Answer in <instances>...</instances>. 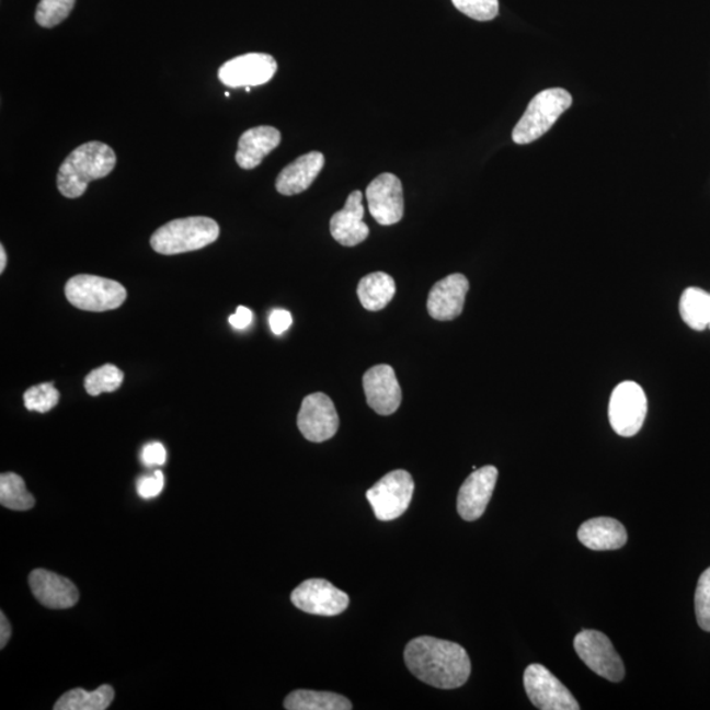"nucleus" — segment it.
Returning <instances> with one entry per match:
<instances>
[{
    "label": "nucleus",
    "mask_w": 710,
    "mask_h": 710,
    "mask_svg": "<svg viewBox=\"0 0 710 710\" xmlns=\"http://www.w3.org/2000/svg\"><path fill=\"white\" fill-rule=\"evenodd\" d=\"M404 660L419 680L439 689L462 687L471 674L466 650L458 643L434 637L414 638L406 644Z\"/></svg>",
    "instance_id": "f257e3e1"
},
{
    "label": "nucleus",
    "mask_w": 710,
    "mask_h": 710,
    "mask_svg": "<svg viewBox=\"0 0 710 710\" xmlns=\"http://www.w3.org/2000/svg\"><path fill=\"white\" fill-rule=\"evenodd\" d=\"M115 167L114 149L101 141L85 142L65 158L57 174L58 191L69 199H77L91 182L107 176Z\"/></svg>",
    "instance_id": "f03ea898"
},
{
    "label": "nucleus",
    "mask_w": 710,
    "mask_h": 710,
    "mask_svg": "<svg viewBox=\"0 0 710 710\" xmlns=\"http://www.w3.org/2000/svg\"><path fill=\"white\" fill-rule=\"evenodd\" d=\"M220 236V227L206 216L186 217L164 224L150 237L154 252L175 255L194 252L214 243Z\"/></svg>",
    "instance_id": "7ed1b4c3"
},
{
    "label": "nucleus",
    "mask_w": 710,
    "mask_h": 710,
    "mask_svg": "<svg viewBox=\"0 0 710 710\" xmlns=\"http://www.w3.org/2000/svg\"><path fill=\"white\" fill-rule=\"evenodd\" d=\"M572 96L564 89H548L531 99L528 108L512 131L513 141L518 145L535 142L549 131L571 107Z\"/></svg>",
    "instance_id": "20e7f679"
},
{
    "label": "nucleus",
    "mask_w": 710,
    "mask_h": 710,
    "mask_svg": "<svg viewBox=\"0 0 710 710\" xmlns=\"http://www.w3.org/2000/svg\"><path fill=\"white\" fill-rule=\"evenodd\" d=\"M66 299L82 311H114L127 299V289L116 280L81 274L72 276L65 286Z\"/></svg>",
    "instance_id": "39448f33"
},
{
    "label": "nucleus",
    "mask_w": 710,
    "mask_h": 710,
    "mask_svg": "<svg viewBox=\"0 0 710 710\" xmlns=\"http://www.w3.org/2000/svg\"><path fill=\"white\" fill-rule=\"evenodd\" d=\"M413 491L414 482L411 473L405 470H394L375 483L367 491L366 497L380 522H392L408 509Z\"/></svg>",
    "instance_id": "423d86ee"
},
{
    "label": "nucleus",
    "mask_w": 710,
    "mask_h": 710,
    "mask_svg": "<svg viewBox=\"0 0 710 710\" xmlns=\"http://www.w3.org/2000/svg\"><path fill=\"white\" fill-rule=\"evenodd\" d=\"M608 414L610 425L618 436H635L642 430L648 414V398L643 388L635 381H622L611 392Z\"/></svg>",
    "instance_id": "0eeeda50"
},
{
    "label": "nucleus",
    "mask_w": 710,
    "mask_h": 710,
    "mask_svg": "<svg viewBox=\"0 0 710 710\" xmlns=\"http://www.w3.org/2000/svg\"><path fill=\"white\" fill-rule=\"evenodd\" d=\"M576 654L589 669L609 682L623 679L625 667L609 638L597 630H583L575 637Z\"/></svg>",
    "instance_id": "6e6552de"
},
{
    "label": "nucleus",
    "mask_w": 710,
    "mask_h": 710,
    "mask_svg": "<svg viewBox=\"0 0 710 710\" xmlns=\"http://www.w3.org/2000/svg\"><path fill=\"white\" fill-rule=\"evenodd\" d=\"M524 687L532 706L542 710H579L581 706L564 684L542 664H530L524 673Z\"/></svg>",
    "instance_id": "1a4fd4ad"
},
{
    "label": "nucleus",
    "mask_w": 710,
    "mask_h": 710,
    "mask_svg": "<svg viewBox=\"0 0 710 710\" xmlns=\"http://www.w3.org/2000/svg\"><path fill=\"white\" fill-rule=\"evenodd\" d=\"M340 426L339 413L331 398L322 392L308 394L298 414V427L311 443H325L334 437Z\"/></svg>",
    "instance_id": "9d476101"
},
{
    "label": "nucleus",
    "mask_w": 710,
    "mask_h": 710,
    "mask_svg": "<svg viewBox=\"0 0 710 710\" xmlns=\"http://www.w3.org/2000/svg\"><path fill=\"white\" fill-rule=\"evenodd\" d=\"M278 70L273 56L266 53H248V55L229 59L221 66L217 76L220 82L230 89L250 88L272 81Z\"/></svg>",
    "instance_id": "9b49d317"
},
{
    "label": "nucleus",
    "mask_w": 710,
    "mask_h": 710,
    "mask_svg": "<svg viewBox=\"0 0 710 710\" xmlns=\"http://www.w3.org/2000/svg\"><path fill=\"white\" fill-rule=\"evenodd\" d=\"M296 608L306 614L325 617L337 616L348 607V596L324 579H308L291 594Z\"/></svg>",
    "instance_id": "f8f14e48"
},
{
    "label": "nucleus",
    "mask_w": 710,
    "mask_h": 710,
    "mask_svg": "<svg viewBox=\"0 0 710 710\" xmlns=\"http://www.w3.org/2000/svg\"><path fill=\"white\" fill-rule=\"evenodd\" d=\"M368 209L380 226H393L403 219L404 195L403 184L391 173L375 178L366 190Z\"/></svg>",
    "instance_id": "ddd939ff"
},
{
    "label": "nucleus",
    "mask_w": 710,
    "mask_h": 710,
    "mask_svg": "<svg viewBox=\"0 0 710 710\" xmlns=\"http://www.w3.org/2000/svg\"><path fill=\"white\" fill-rule=\"evenodd\" d=\"M499 471L495 466H484L473 470L465 480L458 492L457 508L466 522H476L483 516L497 482Z\"/></svg>",
    "instance_id": "4468645a"
},
{
    "label": "nucleus",
    "mask_w": 710,
    "mask_h": 710,
    "mask_svg": "<svg viewBox=\"0 0 710 710\" xmlns=\"http://www.w3.org/2000/svg\"><path fill=\"white\" fill-rule=\"evenodd\" d=\"M364 390L368 406L381 416H390L401 404V388L390 365L373 366L364 375Z\"/></svg>",
    "instance_id": "2eb2a0df"
},
{
    "label": "nucleus",
    "mask_w": 710,
    "mask_h": 710,
    "mask_svg": "<svg viewBox=\"0 0 710 710\" xmlns=\"http://www.w3.org/2000/svg\"><path fill=\"white\" fill-rule=\"evenodd\" d=\"M470 283L463 274H451L440 279L427 296L426 309L431 318L438 321H451L463 312L466 295Z\"/></svg>",
    "instance_id": "dca6fc26"
},
{
    "label": "nucleus",
    "mask_w": 710,
    "mask_h": 710,
    "mask_svg": "<svg viewBox=\"0 0 710 710\" xmlns=\"http://www.w3.org/2000/svg\"><path fill=\"white\" fill-rule=\"evenodd\" d=\"M30 587L33 596L44 607L50 609H68L79 600L76 584L55 572L37 569L31 572Z\"/></svg>",
    "instance_id": "f3484780"
},
{
    "label": "nucleus",
    "mask_w": 710,
    "mask_h": 710,
    "mask_svg": "<svg viewBox=\"0 0 710 710\" xmlns=\"http://www.w3.org/2000/svg\"><path fill=\"white\" fill-rule=\"evenodd\" d=\"M364 195L353 191L348 195L345 207L335 213L331 219V234L342 247H357L364 242L370 229L364 221L365 208L362 206Z\"/></svg>",
    "instance_id": "a211bd4d"
},
{
    "label": "nucleus",
    "mask_w": 710,
    "mask_h": 710,
    "mask_svg": "<svg viewBox=\"0 0 710 710\" xmlns=\"http://www.w3.org/2000/svg\"><path fill=\"white\" fill-rule=\"evenodd\" d=\"M324 164L325 158L320 151H309V153L296 158L276 178V191L285 196L305 193L306 190L311 187Z\"/></svg>",
    "instance_id": "6ab92c4d"
},
{
    "label": "nucleus",
    "mask_w": 710,
    "mask_h": 710,
    "mask_svg": "<svg viewBox=\"0 0 710 710\" xmlns=\"http://www.w3.org/2000/svg\"><path fill=\"white\" fill-rule=\"evenodd\" d=\"M280 131L270 125H261L243 131L236 153V162L241 169L253 170L272 151L279 147Z\"/></svg>",
    "instance_id": "aec40b11"
},
{
    "label": "nucleus",
    "mask_w": 710,
    "mask_h": 710,
    "mask_svg": "<svg viewBox=\"0 0 710 710\" xmlns=\"http://www.w3.org/2000/svg\"><path fill=\"white\" fill-rule=\"evenodd\" d=\"M577 538L591 550H617L628 542V532L615 518L596 517L582 524L577 530Z\"/></svg>",
    "instance_id": "412c9836"
},
{
    "label": "nucleus",
    "mask_w": 710,
    "mask_h": 710,
    "mask_svg": "<svg viewBox=\"0 0 710 710\" xmlns=\"http://www.w3.org/2000/svg\"><path fill=\"white\" fill-rule=\"evenodd\" d=\"M362 307L370 312H378L388 306L397 294V283L391 275L373 273L362 278L357 288Z\"/></svg>",
    "instance_id": "4be33fe9"
},
{
    "label": "nucleus",
    "mask_w": 710,
    "mask_h": 710,
    "mask_svg": "<svg viewBox=\"0 0 710 710\" xmlns=\"http://www.w3.org/2000/svg\"><path fill=\"white\" fill-rule=\"evenodd\" d=\"M288 710H351V700L345 696L318 690L299 689L289 694L285 700Z\"/></svg>",
    "instance_id": "5701e85b"
},
{
    "label": "nucleus",
    "mask_w": 710,
    "mask_h": 710,
    "mask_svg": "<svg viewBox=\"0 0 710 710\" xmlns=\"http://www.w3.org/2000/svg\"><path fill=\"white\" fill-rule=\"evenodd\" d=\"M679 311L684 322L694 331L710 329V294L689 287L682 294Z\"/></svg>",
    "instance_id": "b1692460"
},
{
    "label": "nucleus",
    "mask_w": 710,
    "mask_h": 710,
    "mask_svg": "<svg viewBox=\"0 0 710 710\" xmlns=\"http://www.w3.org/2000/svg\"><path fill=\"white\" fill-rule=\"evenodd\" d=\"M115 690L107 684L92 692L82 688L69 690L56 702V710H104L114 701Z\"/></svg>",
    "instance_id": "393cba45"
},
{
    "label": "nucleus",
    "mask_w": 710,
    "mask_h": 710,
    "mask_svg": "<svg viewBox=\"0 0 710 710\" xmlns=\"http://www.w3.org/2000/svg\"><path fill=\"white\" fill-rule=\"evenodd\" d=\"M0 504L5 508L24 512L35 505V497L26 490L24 479L15 472L0 476Z\"/></svg>",
    "instance_id": "a878e982"
},
{
    "label": "nucleus",
    "mask_w": 710,
    "mask_h": 710,
    "mask_svg": "<svg viewBox=\"0 0 710 710\" xmlns=\"http://www.w3.org/2000/svg\"><path fill=\"white\" fill-rule=\"evenodd\" d=\"M124 374L115 365H103L92 370L84 379V390L91 397L114 392L123 385Z\"/></svg>",
    "instance_id": "bb28decb"
},
{
    "label": "nucleus",
    "mask_w": 710,
    "mask_h": 710,
    "mask_svg": "<svg viewBox=\"0 0 710 710\" xmlns=\"http://www.w3.org/2000/svg\"><path fill=\"white\" fill-rule=\"evenodd\" d=\"M76 0H39L36 9V22L43 28H53L61 24L75 9Z\"/></svg>",
    "instance_id": "cd10ccee"
},
{
    "label": "nucleus",
    "mask_w": 710,
    "mask_h": 710,
    "mask_svg": "<svg viewBox=\"0 0 710 710\" xmlns=\"http://www.w3.org/2000/svg\"><path fill=\"white\" fill-rule=\"evenodd\" d=\"M58 401L59 392L53 383L33 386L24 393V405L31 412H49Z\"/></svg>",
    "instance_id": "c85d7f7f"
},
{
    "label": "nucleus",
    "mask_w": 710,
    "mask_h": 710,
    "mask_svg": "<svg viewBox=\"0 0 710 710\" xmlns=\"http://www.w3.org/2000/svg\"><path fill=\"white\" fill-rule=\"evenodd\" d=\"M454 7L478 22H490L499 15V0H451Z\"/></svg>",
    "instance_id": "c756f323"
},
{
    "label": "nucleus",
    "mask_w": 710,
    "mask_h": 710,
    "mask_svg": "<svg viewBox=\"0 0 710 710\" xmlns=\"http://www.w3.org/2000/svg\"><path fill=\"white\" fill-rule=\"evenodd\" d=\"M697 622L710 633V568L702 572L695 594Z\"/></svg>",
    "instance_id": "7c9ffc66"
},
{
    "label": "nucleus",
    "mask_w": 710,
    "mask_h": 710,
    "mask_svg": "<svg viewBox=\"0 0 710 710\" xmlns=\"http://www.w3.org/2000/svg\"><path fill=\"white\" fill-rule=\"evenodd\" d=\"M164 489V477L162 471L157 470L153 476L138 479L137 492L142 499H153L160 495Z\"/></svg>",
    "instance_id": "2f4dec72"
},
{
    "label": "nucleus",
    "mask_w": 710,
    "mask_h": 710,
    "mask_svg": "<svg viewBox=\"0 0 710 710\" xmlns=\"http://www.w3.org/2000/svg\"><path fill=\"white\" fill-rule=\"evenodd\" d=\"M167 449L161 443H150L144 446L141 459L148 467L162 466L167 462Z\"/></svg>",
    "instance_id": "473e14b6"
},
{
    "label": "nucleus",
    "mask_w": 710,
    "mask_h": 710,
    "mask_svg": "<svg viewBox=\"0 0 710 710\" xmlns=\"http://www.w3.org/2000/svg\"><path fill=\"white\" fill-rule=\"evenodd\" d=\"M270 329L275 335H280L293 324V316L286 309H274L268 318Z\"/></svg>",
    "instance_id": "72a5a7b5"
},
{
    "label": "nucleus",
    "mask_w": 710,
    "mask_h": 710,
    "mask_svg": "<svg viewBox=\"0 0 710 710\" xmlns=\"http://www.w3.org/2000/svg\"><path fill=\"white\" fill-rule=\"evenodd\" d=\"M252 321L253 312L250 311L249 308L242 306L237 308L236 313L229 318V324L236 329H245L252 324Z\"/></svg>",
    "instance_id": "f704fd0d"
},
{
    "label": "nucleus",
    "mask_w": 710,
    "mask_h": 710,
    "mask_svg": "<svg viewBox=\"0 0 710 710\" xmlns=\"http://www.w3.org/2000/svg\"><path fill=\"white\" fill-rule=\"evenodd\" d=\"M11 631V625L2 611L0 614V649H4L5 644L9 643Z\"/></svg>",
    "instance_id": "c9c22d12"
},
{
    "label": "nucleus",
    "mask_w": 710,
    "mask_h": 710,
    "mask_svg": "<svg viewBox=\"0 0 710 710\" xmlns=\"http://www.w3.org/2000/svg\"><path fill=\"white\" fill-rule=\"evenodd\" d=\"M5 265H7V254H5L4 247L2 245L0 247V273L4 272Z\"/></svg>",
    "instance_id": "e433bc0d"
}]
</instances>
